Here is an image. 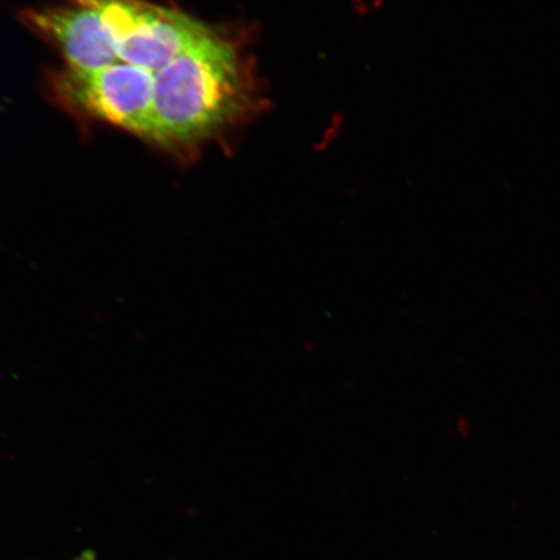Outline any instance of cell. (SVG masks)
<instances>
[{
    "label": "cell",
    "mask_w": 560,
    "mask_h": 560,
    "mask_svg": "<svg viewBox=\"0 0 560 560\" xmlns=\"http://www.w3.org/2000/svg\"><path fill=\"white\" fill-rule=\"evenodd\" d=\"M255 95L240 40L212 26L155 74L149 140L188 158L247 117Z\"/></svg>",
    "instance_id": "6da1fadb"
},
{
    "label": "cell",
    "mask_w": 560,
    "mask_h": 560,
    "mask_svg": "<svg viewBox=\"0 0 560 560\" xmlns=\"http://www.w3.org/2000/svg\"><path fill=\"white\" fill-rule=\"evenodd\" d=\"M117 62L156 74L209 32L210 25L149 0H95Z\"/></svg>",
    "instance_id": "7a4b0ae2"
},
{
    "label": "cell",
    "mask_w": 560,
    "mask_h": 560,
    "mask_svg": "<svg viewBox=\"0 0 560 560\" xmlns=\"http://www.w3.org/2000/svg\"><path fill=\"white\" fill-rule=\"evenodd\" d=\"M21 23L51 44L67 68L96 72L114 66L117 55L95 0L66 3L21 12Z\"/></svg>",
    "instance_id": "277c9868"
},
{
    "label": "cell",
    "mask_w": 560,
    "mask_h": 560,
    "mask_svg": "<svg viewBox=\"0 0 560 560\" xmlns=\"http://www.w3.org/2000/svg\"><path fill=\"white\" fill-rule=\"evenodd\" d=\"M155 74L116 62L96 72L62 69L50 75L48 86L62 107L150 138Z\"/></svg>",
    "instance_id": "3957f363"
}]
</instances>
